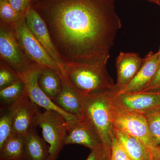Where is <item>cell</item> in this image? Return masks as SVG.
Masks as SVG:
<instances>
[{"mask_svg":"<svg viewBox=\"0 0 160 160\" xmlns=\"http://www.w3.org/2000/svg\"><path fill=\"white\" fill-rule=\"evenodd\" d=\"M60 77L62 81V90L53 102L69 114L79 117L83 116L86 98L72 87L62 75Z\"/></svg>","mask_w":160,"mask_h":160,"instance_id":"obj_15","label":"cell"},{"mask_svg":"<svg viewBox=\"0 0 160 160\" xmlns=\"http://www.w3.org/2000/svg\"><path fill=\"white\" fill-rule=\"evenodd\" d=\"M41 68L38 64L32 62L26 69L19 73L20 78L25 83L28 97L37 106L45 110H53L59 112L69 124L76 122L81 117L69 114L61 109L48 97L40 88L38 80Z\"/></svg>","mask_w":160,"mask_h":160,"instance_id":"obj_7","label":"cell"},{"mask_svg":"<svg viewBox=\"0 0 160 160\" xmlns=\"http://www.w3.org/2000/svg\"><path fill=\"white\" fill-rule=\"evenodd\" d=\"M150 152L153 160H160V145L153 147Z\"/></svg>","mask_w":160,"mask_h":160,"instance_id":"obj_29","label":"cell"},{"mask_svg":"<svg viewBox=\"0 0 160 160\" xmlns=\"http://www.w3.org/2000/svg\"><path fill=\"white\" fill-rule=\"evenodd\" d=\"M111 160H114V159L112 157Z\"/></svg>","mask_w":160,"mask_h":160,"instance_id":"obj_33","label":"cell"},{"mask_svg":"<svg viewBox=\"0 0 160 160\" xmlns=\"http://www.w3.org/2000/svg\"><path fill=\"white\" fill-rule=\"evenodd\" d=\"M159 5H160V0H159Z\"/></svg>","mask_w":160,"mask_h":160,"instance_id":"obj_35","label":"cell"},{"mask_svg":"<svg viewBox=\"0 0 160 160\" xmlns=\"http://www.w3.org/2000/svg\"><path fill=\"white\" fill-rule=\"evenodd\" d=\"M114 88V87H113ZM114 89L86 98L84 115L94 126L103 144L111 147L114 135L112 122V99Z\"/></svg>","mask_w":160,"mask_h":160,"instance_id":"obj_3","label":"cell"},{"mask_svg":"<svg viewBox=\"0 0 160 160\" xmlns=\"http://www.w3.org/2000/svg\"><path fill=\"white\" fill-rule=\"evenodd\" d=\"M10 26L22 50L29 61L38 64L41 68H51L60 76L62 75L58 63L49 56L28 29L25 16L17 22Z\"/></svg>","mask_w":160,"mask_h":160,"instance_id":"obj_5","label":"cell"},{"mask_svg":"<svg viewBox=\"0 0 160 160\" xmlns=\"http://www.w3.org/2000/svg\"><path fill=\"white\" fill-rule=\"evenodd\" d=\"M25 160L24 159H12V160Z\"/></svg>","mask_w":160,"mask_h":160,"instance_id":"obj_32","label":"cell"},{"mask_svg":"<svg viewBox=\"0 0 160 160\" xmlns=\"http://www.w3.org/2000/svg\"><path fill=\"white\" fill-rule=\"evenodd\" d=\"M24 16L16 11L8 0H0L1 21L12 25L17 22Z\"/></svg>","mask_w":160,"mask_h":160,"instance_id":"obj_23","label":"cell"},{"mask_svg":"<svg viewBox=\"0 0 160 160\" xmlns=\"http://www.w3.org/2000/svg\"><path fill=\"white\" fill-rule=\"evenodd\" d=\"M27 94L10 109L13 112L11 134L25 137L32 128L39 112Z\"/></svg>","mask_w":160,"mask_h":160,"instance_id":"obj_12","label":"cell"},{"mask_svg":"<svg viewBox=\"0 0 160 160\" xmlns=\"http://www.w3.org/2000/svg\"><path fill=\"white\" fill-rule=\"evenodd\" d=\"M21 79L16 70L5 62L0 61V89L12 85Z\"/></svg>","mask_w":160,"mask_h":160,"instance_id":"obj_22","label":"cell"},{"mask_svg":"<svg viewBox=\"0 0 160 160\" xmlns=\"http://www.w3.org/2000/svg\"><path fill=\"white\" fill-rule=\"evenodd\" d=\"M139 92H160V65L151 82Z\"/></svg>","mask_w":160,"mask_h":160,"instance_id":"obj_27","label":"cell"},{"mask_svg":"<svg viewBox=\"0 0 160 160\" xmlns=\"http://www.w3.org/2000/svg\"><path fill=\"white\" fill-rule=\"evenodd\" d=\"M38 81L43 92L53 102L62 90V81L59 74L51 68H41Z\"/></svg>","mask_w":160,"mask_h":160,"instance_id":"obj_18","label":"cell"},{"mask_svg":"<svg viewBox=\"0 0 160 160\" xmlns=\"http://www.w3.org/2000/svg\"><path fill=\"white\" fill-rule=\"evenodd\" d=\"M34 125L42 128L43 139L49 144L48 160H56L64 146V139L69 128V123L59 112L46 110L38 113Z\"/></svg>","mask_w":160,"mask_h":160,"instance_id":"obj_4","label":"cell"},{"mask_svg":"<svg viewBox=\"0 0 160 160\" xmlns=\"http://www.w3.org/2000/svg\"><path fill=\"white\" fill-rule=\"evenodd\" d=\"M158 51L160 52V48H159V49Z\"/></svg>","mask_w":160,"mask_h":160,"instance_id":"obj_34","label":"cell"},{"mask_svg":"<svg viewBox=\"0 0 160 160\" xmlns=\"http://www.w3.org/2000/svg\"><path fill=\"white\" fill-rule=\"evenodd\" d=\"M102 144L97 130L85 116L69 125L64 139V146L78 144L92 150Z\"/></svg>","mask_w":160,"mask_h":160,"instance_id":"obj_10","label":"cell"},{"mask_svg":"<svg viewBox=\"0 0 160 160\" xmlns=\"http://www.w3.org/2000/svg\"><path fill=\"white\" fill-rule=\"evenodd\" d=\"M13 9L25 16L26 10L30 4L29 0H8Z\"/></svg>","mask_w":160,"mask_h":160,"instance_id":"obj_28","label":"cell"},{"mask_svg":"<svg viewBox=\"0 0 160 160\" xmlns=\"http://www.w3.org/2000/svg\"><path fill=\"white\" fill-rule=\"evenodd\" d=\"M60 68L67 82L86 98L114 87L106 65L65 62Z\"/></svg>","mask_w":160,"mask_h":160,"instance_id":"obj_2","label":"cell"},{"mask_svg":"<svg viewBox=\"0 0 160 160\" xmlns=\"http://www.w3.org/2000/svg\"><path fill=\"white\" fill-rule=\"evenodd\" d=\"M112 103L124 110L145 115L160 106V92H126L115 94Z\"/></svg>","mask_w":160,"mask_h":160,"instance_id":"obj_9","label":"cell"},{"mask_svg":"<svg viewBox=\"0 0 160 160\" xmlns=\"http://www.w3.org/2000/svg\"><path fill=\"white\" fill-rule=\"evenodd\" d=\"M148 1L156 3V4H158V5H159V0H148Z\"/></svg>","mask_w":160,"mask_h":160,"instance_id":"obj_30","label":"cell"},{"mask_svg":"<svg viewBox=\"0 0 160 160\" xmlns=\"http://www.w3.org/2000/svg\"><path fill=\"white\" fill-rule=\"evenodd\" d=\"M25 137L11 134L0 147V160L24 158Z\"/></svg>","mask_w":160,"mask_h":160,"instance_id":"obj_20","label":"cell"},{"mask_svg":"<svg viewBox=\"0 0 160 160\" xmlns=\"http://www.w3.org/2000/svg\"><path fill=\"white\" fill-rule=\"evenodd\" d=\"M114 2L40 0L32 5L46 23L64 63L106 66L122 26Z\"/></svg>","mask_w":160,"mask_h":160,"instance_id":"obj_1","label":"cell"},{"mask_svg":"<svg viewBox=\"0 0 160 160\" xmlns=\"http://www.w3.org/2000/svg\"><path fill=\"white\" fill-rule=\"evenodd\" d=\"M112 129L115 137L131 160H153L150 149L142 141L114 126Z\"/></svg>","mask_w":160,"mask_h":160,"instance_id":"obj_16","label":"cell"},{"mask_svg":"<svg viewBox=\"0 0 160 160\" xmlns=\"http://www.w3.org/2000/svg\"><path fill=\"white\" fill-rule=\"evenodd\" d=\"M25 17L28 29L60 67L64 62L52 42L46 23L31 3L26 10Z\"/></svg>","mask_w":160,"mask_h":160,"instance_id":"obj_11","label":"cell"},{"mask_svg":"<svg viewBox=\"0 0 160 160\" xmlns=\"http://www.w3.org/2000/svg\"><path fill=\"white\" fill-rule=\"evenodd\" d=\"M144 59L142 66L134 78L116 95L139 92L151 82L160 65V52H150Z\"/></svg>","mask_w":160,"mask_h":160,"instance_id":"obj_14","label":"cell"},{"mask_svg":"<svg viewBox=\"0 0 160 160\" xmlns=\"http://www.w3.org/2000/svg\"><path fill=\"white\" fill-rule=\"evenodd\" d=\"M112 157L115 160H131L122 144L113 137L111 145Z\"/></svg>","mask_w":160,"mask_h":160,"instance_id":"obj_26","label":"cell"},{"mask_svg":"<svg viewBox=\"0 0 160 160\" xmlns=\"http://www.w3.org/2000/svg\"><path fill=\"white\" fill-rule=\"evenodd\" d=\"M147 120L152 142L154 147L160 145V106L144 115Z\"/></svg>","mask_w":160,"mask_h":160,"instance_id":"obj_21","label":"cell"},{"mask_svg":"<svg viewBox=\"0 0 160 160\" xmlns=\"http://www.w3.org/2000/svg\"><path fill=\"white\" fill-rule=\"evenodd\" d=\"M35 127L25 136V160H48L49 146L39 136Z\"/></svg>","mask_w":160,"mask_h":160,"instance_id":"obj_17","label":"cell"},{"mask_svg":"<svg viewBox=\"0 0 160 160\" xmlns=\"http://www.w3.org/2000/svg\"><path fill=\"white\" fill-rule=\"evenodd\" d=\"M0 58L18 73L32 63L23 52L11 26L2 21L0 22Z\"/></svg>","mask_w":160,"mask_h":160,"instance_id":"obj_8","label":"cell"},{"mask_svg":"<svg viewBox=\"0 0 160 160\" xmlns=\"http://www.w3.org/2000/svg\"><path fill=\"white\" fill-rule=\"evenodd\" d=\"M91 151L86 160H111V147L101 144Z\"/></svg>","mask_w":160,"mask_h":160,"instance_id":"obj_25","label":"cell"},{"mask_svg":"<svg viewBox=\"0 0 160 160\" xmlns=\"http://www.w3.org/2000/svg\"><path fill=\"white\" fill-rule=\"evenodd\" d=\"M111 114L113 126L140 140L150 150L153 148L144 114L121 109L113 105L112 101Z\"/></svg>","mask_w":160,"mask_h":160,"instance_id":"obj_6","label":"cell"},{"mask_svg":"<svg viewBox=\"0 0 160 160\" xmlns=\"http://www.w3.org/2000/svg\"><path fill=\"white\" fill-rule=\"evenodd\" d=\"M144 61V59L140 57L138 53L120 52L116 64L117 80L114 90L116 94L134 78L142 66Z\"/></svg>","mask_w":160,"mask_h":160,"instance_id":"obj_13","label":"cell"},{"mask_svg":"<svg viewBox=\"0 0 160 160\" xmlns=\"http://www.w3.org/2000/svg\"><path fill=\"white\" fill-rule=\"evenodd\" d=\"M0 118V147L11 134L13 112L12 109L1 110Z\"/></svg>","mask_w":160,"mask_h":160,"instance_id":"obj_24","label":"cell"},{"mask_svg":"<svg viewBox=\"0 0 160 160\" xmlns=\"http://www.w3.org/2000/svg\"><path fill=\"white\" fill-rule=\"evenodd\" d=\"M26 95V86L22 79L6 88L0 89L1 110L12 108Z\"/></svg>","mask_w":160,"mask_h":160,"instance_id":"obj_19","label":"cell"},{"mask_svg":"<svg viewBox=\"0 0 160 160\" xmlns=\"http://www.w3.org/2000/svg\"><path fill=\"white\" fill-rule=\"evenodd\" d=\"M30 1V3L31 4H34V3H36L38 2L39 1H40V0H29Z\"/></svg>","mask_w":160,"mask_h":160,"instance_id":"obj_31","label":"cell"}]
</instances>
